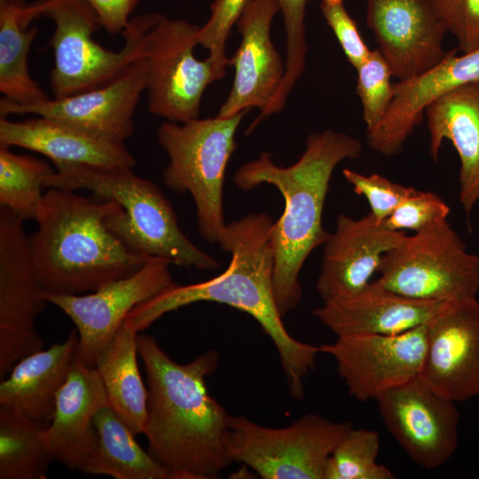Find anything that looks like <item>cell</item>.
Wrapping results in <instances>:
<instances>
[{
  "mask_svg": "<svg viewBox=\"0 0 479 479\" xmlns=\"http://www.w3.org/2000/svg\"><path fill=\"white\" fill-rule=\"evenodd\" d=\"M273 220L265 212L250 213L226 224L218 242L231 253L221 274L200 283H175L137 305L125 320L138 333L163 315L198 302H215L249 314L273 342L291 397H304V380L315 368L319 347L302 342L286 329L273 294L274 255L271 240Z\"/></svg>",
  "mask_w": 479,
  "mask_h": 479,
  "instance_id": "obj_1",
  "label": "cell"
},
{
  "mask_svg": "<svg viewBox=\"0 0 479 479\" xmlns=\"http://www.w3.org/2000/svg\"><path fill=\"white\" fill-rule=\"evenodd\" d=\"M122 208L113 200L48 188L29 236L33 268L43 294H81L131 275L151 258L134 253L106 219Z\"/></svg>",
  "mask_w": 479,
  "mask_h": 479,
  "instance_id": "obj_4",
  "label": "cell"
},
{
  "mask_svg": "<svg viewBox=\"0 0 479 479\" xmlns=\"http://www.w3.org/2000/svg\"><path fill=\"white\" fill-rule=\"evenodd\" d=\"M319 9L347 60L356 69L365 60L371 50L348 12L344 0H321Z\"/></svg>",
  "mask_w": 479,
  "mask_h": 479,
  "instance_id": "obj_38",
  "label": "cell"
},
{
  "mask_svg": "<svg viewBox=\"0 0 479 479\" xmlns=\"http://www.w3.org/2000/svg\"><path fill=\"white\" fill-rule=\"evenodd\" d=\"M137 334L124 320L95 366L110 406L135 436L145 434L148 418V389L137 359Z\"/></svg>",
  "mask_w": 479,
  "mask_h": 479,
  "instance_id": "obj_27",
  "label": "cell"
},
{
  "mask_svg": "<svg viewBox=\"0 0 479 479\" xmlns=\"http://www.w3.org/2000/svg\"><path fill=\"white\" fill-rule=\"evenodd\" d=\"M333 357L349 393L360 402L420 374L427 350V324L397 334H359L319 346Z\"/></svg>",
  "mask_w": 479,
  "mask_h": 479,
  "instance_id": "obj_14",
  "label": "cell"
},
{
  "mask_svg": "<svg viewBox=\"0 0 479 479\" xmlns=\"http://www.w3.org/2000/svg\"><path fill=\"white\" fill-rule=\"evenodd\" d=\"M450 212V207L440 196L418 190L403 200L382 224L393 231L417 232L447 220Z\"/></svg>",
  "mask_w": 479,
  "mask_h": 479,
  "instance_id": "obj_35",
  "label": "cell"
},
{
  "mask_svg": "<svg viewBox=\"0 0 479 479\" xmlns=\"http://www.w3.org/2000/svg\"><path fill=\"white\" fill-rule=\"evenodd\" d=\"M146 87L147 62L143 56L114 81L100 88L33 105H19L3 98L0 117L35 114L103 138L124 142L134 131V114Z\"/></svg>",
  "mask_w": 479,
  "mask_h": 479,
  "instance_id": "obj_15",
  "label": "cell"
},
{
  "mask_svg": "<svg viewBox=\"0 0 479 479\" xmlns=\"http://www.w3.org/2000/svg\"><path fill=\"white\" fill-rule=\"evenodd\" d=\"M96 12L100 26L111 35L121 33L128 26L130 13L139 0H83Z\"/></svg>",
  "mask_w": 479,
  "mask_h": 479,
  "instance_id": "obj_39",
  "label": "cell"
},
{
  "mask_svg": "<svg viewBox=\"0 0 479 479\" xmlns=\"http://www.w3.org/2000/svg\"><path fill=\"white\" fill-rule=\"evenodd\" d=\"M199 28L159 14L148 31L144 56L151 114L178 123L198 118L205 90L225 75L227 66L194 56Z\"/></svg>",
  "mask_w": 479,
  "mask_h": 479,
  "instance_id": "obj_10",
  "label": "cell"
},
{
  "mask_svg": "<svg viewBox=\"0 0 479 479\" xmlns=\"http://www.w3.org/2000/svg\"><path fill=\"white\" fill-rule=\"evenodd\" d=\"M458 50L468 52L479 49V0H430Z\"/></svg>",
  "mask_w": 479,
  "mask_h": 479,
  "instance_id": "obj_37",
  "label": "cell"
},
{
  "mask_svg": "<svg viewBox=\"0 0 479 479\" xmlns=\"http://www.w3.org/2000/svg\"><path fill=\"white\" fill-rule=\"evenodd\" d=\"M450 302L408 297L373 280L355 294L324 301L313 314L337 337L397 334L427 324Z\"/></svg>",
  "mask_w": 479,
  "mask_h": 479,
  "instance_id": "obj_21",
  "label": "cell"
},
{
  "mask_svg": "<svg viewBox=\"0 0 479 479\" xmlns=\"http://www.w3.org/2000/svg\"><path fill=\"white\" fill-rule=\"evenodd\" d=\"M405 235L388 229L371 212L359 218L339 214L334 231L323 244L318 294L326 301L360 291L371 282L385 254Z\"/></svg>",
  "mask_w": 479,
  "mask_h": 479,
  "instance_id": "obj_19",
  "label": "cell"
},
{
  "mask_svg": "<svg viewBox=\"0 0 479 479\" xmlns=\"http://www.w3.org/2000/svg\"><path fill=\"white\" fill-rule=\"evenodd\" d=\"M77 346L78 334L73 330L64 342L20 359L0 383V406L48 426Z\"/></svg>",
  "mask_w": 479,
  "mask_h": 479,
  "instance_id": "obj_25",
  "label": "cell"
},
{
  "mask_svg": "<svg viewBox=\"0 0 479 479\" xmlns=\"http://www.w3.org/2000/svg\"><path fill=\"white\" fill-rule=\"evenodd\" d=\"M0 146H19L47 157L60 170L72 166L132 169L124 142L103 138L43 116L13 122L0 117Z\"/></svg>",
  "mask_w": 479,
  "mask_h": 479,
  "instance_id": "obj_23",
  "label": "cell"
},
{
  "mask_svg": "<svg viewBox=\"0 0 479 479\" xmlns=\"http://www.w3.org/2000/svg\"><path fill=\"white\" fill-rule=\"evenodd\" d=\"M44 188L85 189L122 209L106 219L109 230L137 254L171 264L213 271L218 261L194 245L180 229L176 212L159 187L129 168L72 166L55 170Z\"/></svg>",
  "mask_w": 479,
  "mask_h": 479,
  "instance_id": "obj_5",
  "label": "cell"
},
{
  "mask_svg": "<svg viewBox=\"0 0 479 479\" xmlns=\"http://www.w3.org/2000/svg\"><path fill=\"white\" fill-rule=\"evenodd\" d=\"M374 281L422 300L476 298L479 255L470 253L448 220L407 234L382 257Z\"/></svg>",
  "mask_w": 479,
  "mask_h": 479,
  "instance_id": "obj_8",
  "label": "cell"
},
{
  "mask_svg": "<svg viewBox=\"0 0 479 479\" xmlns=\"http://www.w3.org/2000/svg\"><path fill=\"white\" fill-rule=\"evenodd\" d=\"M247 112L231 117H198L184 123L166 121L157 130L158 142L169 160L163 183L173 192L190 193L200 234L211 243L219 242L226 227L225 172L237 148V130Z\"/></svg>",
  "mask_w": 479,
  "mask_h": 479,
  "instance_id": "obj_6",
  "label": "cell"
},
{
  "mask_svg": "<svg viewBox=\"0 0 479 479\" xmlns=\"http://www.w3.org/2000/svg\"><path fill=\"white\" fill-rule=\"evenodd\" d=\"M351 428L311 412L280 428L232 416L228 451L232 462L263 479H324L330 455Z\"/></svg>",
  "mask_w": 479,
  "mask_h": 479,
  "instance_id": "obj_9",
  "label": "cell"
},
{
  "mask_svg": "<svg viewBox=\"0 0 479 479\" xmlns=\"http://www.w3.org/2000/svg\"><path fill=\"white\" fill-rule=\"evenodd\" d=\"M362 152L363 145L357 138L325 130L307 137L305 151L288 167L277 165L270 153L263 152L234 174V184L241 191L270 184L284 198L283 213L273 222L271 232L273 294L283 318L302 298L299 275L306 259L329 237L322 218L333 172L339 163L357 159Z\"/></svg>",
  "mask_w": 479,
  "mask_h": 479,
  "instance_id": "obj_3",
  "label": "cell"
},
{
  "mask_svg": "<svg viewBox=\"0 0 479 479\" xmlns=\"http://www.w3.org/2000/svg\"><path fill=\"white\" fill-rule=\"evenodd\" d=\"M23 220L0 208V378L22 357L43 349L35 318L46 307Z\"/></svg>",
  "mask_w": 479,
  "mask_h": 479,
  "instance_id": "obj_11",
  "label": "cell"
},
{
  "mask_svg": "<svg viewBox=\"0 0 479 479\" xmlns=\"http://www.w3.org/2000/svg\"><path fill=\"white\" fill-rule=\"evenodd\" d=\"M1 1V0H0Z\"/></svg>",
  "mask_w": 479,
  "mask_h": 479,
  "instance_id": "obj_40",
  "label": "cell"
},
{
  "mask_svg": "<svg viewBox=\"0 0 479 479\" xmlns=\"http://www.w3.org/2000/svg\"><path fill=\"white\" fill-rule=\"evenodd\" d=\"M279 11L274 0H250L239 19L241 42L229 59L234 78L218 116L231 117L252 107L261 114L273 99L286 69L271 37V22Z\"/></svg>",
  "mask_w": 479,
  "mask_h": 479,
  "instance_id": "obj_18",
  "label": "cell"
},
{
  "mask_svg": "<svg viewBox=\"0 0 479 479\" xmlns=\"http://www.w3.org/2000/svg\"><path fill=\"white\" fill-rule=\"evenodd\" d=\"M170 264L153 257L135 273L87 294H43V298L72 320L78 334L77 355L95 367L128 313L175 284Z\"/></svg>",
  "mask_w": 479,
  "mask_h": 479,
  "instance_id": "obj_12",
  "label": "cell"
},
{
  "mask_svg": "<svg viewBox=\"0 0 479 479\" xmlns=\"http://www.w3.org/2000/svg\"><path fill=\"white\" fill-rule=\"evenodd\" d=\"M475 82H479V49L460 55L456 49L449 51L426 73L394 83L392 104L382 121L366 131L367 145L383 156L397 155L432 102Z\"/></svg>",
  "mask_w": 479,
  "mask_h": 479,
  "instance_id": "obj_20",
  "label": "cell"
},
{
  "mask_svg": "<svg viewBox=\"0 0 479 479\" xmlns=\"http://www.w3.org/2000/svg\"><path fill=\"white\" fill-rule=\"evenodd\" d=\"M376 401L388 431L416 465L436 469L454 455L459 420L455 402L434 390L420 375Z\"/></svg>",
  "mask_w": 479,
  "mask_h": 479,
  "instance_id": "obj_13",
  "label": "cell"
},
{
  "mask_svg": "<svg viewBox=\"0 0 479 479\" xmlns=\"http://www.w3.org/2000/svg\"><path fill=\"white\" fill-rule=\"evenodd\" d=\"M342 175L352 186L353 192L364 196L371 208V213L379 223H382L405 199L418 190L393 182L379 174L364 175L344 169Z\"/></svg>",
  "mask_w": 479,
  "mask_h": 479,
  "instance_id": "obj_34",
  "label": "cell"
},
{
  "mask_svg": "<svg viewBox=\"0 0 479 479\" xmlns=\"http://www.w3.org/2000/svg\"><path fill=\"white\" fill-rule=\"evenodd\" d=\"M437 393L461 402L479 396V302H450L427 323L420 374Z\"/></svg>",
  "mask_w": 479,
  "mask_h": 479,
  "instance_id": "obj_17",
  "label": "cell"
},
{
  "mask_svg": "<svg viewBox=\"0 0 479 479\" xmlns=\"http://www.w3.org/2000/svg\"><path fill=\"white\" fill-rule=\"evenodd\" d=\"M55 170L34 156L17 154L0 146V207L24 220H36L46 178Z\"/></svg>",
  "mask_w": 479,
  "mask_h": 479,
  "instance_id": "obj_30",
  "label": "cell"
},
{
  "mask_svg": "<svg viewBox=\"0 0 479 479\" xmlns=\"http://www.w3.org/2000/svg\"><path fill=\"white\" fill-rule=\"evenodd\" d=\"M43 15L55 24L50 44L54 65L51 74L53 98L100 88L118 78L145 55L147 34L159 13L131 18L122 32L121 50H107L92 37L100 26L94 10L83 0H44Z\"/></svg>",
  "mask_w": 479,
  "mask_h": 479,
  "instance_id": "obj_7",
  "label": "cell"
},
{
  "mask_svg": "<svg viewBox=\"0 0 479 479\" xmlns=\"http://www.w3.org/2000/svg\"><path fill=\"white\" fill-rule=\"evenodd\" d=\"M44 0L28 4L22 0L0 1V91L19 105L50 99L27 68V56L38 30L28 24L43 15Z\"/></svg>",
  "mask_w": 479,
  "mask_h": 479,
  "instance_id": "obj_26",
  "label": "cell"
},
{
  "mask_svg": "<svg viewBox=\"0 0 479 479\" xmlns=\"http://www.w3.org/2000/svg\"><path fill=\"white\" fill-rule=\"evenodd\" d=\"M366 24L397 81L426 73L448 52L445 25L430 0H368Z\"/></svg>",
  "mask_w": 479,
  "mask_h": 479,
  "instance_id": "obj_16",
  "label": "cell"
},
{
  "mask_svg": "<svg viewBox=\"0 0 479 479\" xmlns=\"http://www.w3.org/2000/svg\"><path fill=\"white\" fill-rule=\"evenodd\" d=\"M249 1L214 0L209 19L198 30V45L208 50V57L218 64L229 66L226 43L232 27L237 24Z\"/></svg>",
  "mask_w": 479,
  "mask_h": 479,
  "instance_id": "obj_36",
  "label": "cell"
},
{
  "mask_svg": "<svg viewBox=\"0 0 479 479\" xmlns=\"http://www.w3.org/2000/svg\"><path fill=\"white\" fill-rule=\"evenodd\" d=\"M47 425L0 406V479H45L53 457Z\"/></svg>",
  "mask_w": 479,
  "mask_h": 479,
  "instance_id": "obj_29",
  "label": "cell"
},
{
  "mask_svg": "<svg viewBox=\"0 0 479 479\" xmlns=\"http://www.w3.org/2000/svg\"><path fill=\"white\" fill-rule=\"evenodd\" d=\"M137 351L148 385L144 435L151 453L176 479L216 478L232 463L228 451L232 416L206 387L218 354L209 350L179 364L145 334H137Z\"/></svg>",
  "mask_w": 479,
  "mask_h": 479,
  "instance_id": "obj_2",
  "label": "cell"
},
{
  "mask_svg": "<svg viewBox=\"0 0 479 479\" xmlns=\"http://www.w3.org/2000/svg\"><path fill=\"white\" fill-rule=\"evenodd\" d=\"M378 432L351 428L330 455L324 479H395L386 466L377 462Z\"/></svg>",
  "mask_w": 479,
  "mask_h": 479,
  "instance_id": "obj_31",
  "label": "cell"
},
{
  "mask_svg": "<svg viewBox=\"0 0 479 479\" xmlns=\"http://www.w3.org/2000/svg\"><path fill=\"white\" fill-rule=\"evenodd\" d=\"M93 423L98 443L84 473L114 479H176L165 465L138 444L110 404L97 412Z\"/></svg>",
  "mask_w": 479,
  "mask_h": 479,
  "instance_id": "obj_28",
  "label": "cell"
},
{
  "mask_svg": "<svg viewBox=\"0 0 479 479\" xmlns=\"http://www.w3.org/2000/svg\"><path fill=\"white\" fill-rule=\"evenodd\" d=\"M357 94L362 106L366 131L377 126L387 114L395 95L391 70L377 49L356 68Z\"/></svg>",
  "mask_w": 479,
  "mask_h": 479,
  "instance_id": "obj_33",
  "label": "cell"
},
{
  "mask_svg": "<svg viewBox=\"0 0 479 479\" xmlns=\"http://www.w3.org/2000/svg\"><path fill=\"white\" fill-rule=\"evenodd\" d=\"M429 155L437 161L444 140L459 159V197L468 216L479 200V82L438 98L426 109Z\"/></svg>",
  "mask_w": 479,
  "mask_h": 479,
  "instance_id": "obj_24",
  "label": "cell"
},
{
  "mask_svg": "<svg viewBox=\"0 0 479 479\" xmlns=\"http://www.w3.org/2000/svg\"><path fill=\"white\" fill-rule=\"evenodd\" d=\"M107 404L98 371L85 364L76 351L57 395L53 418L45 428V442L53 459L83 472L98 443L94 416Z\"/></svg>",
  "mask_w": 479,
  "mask_h": 479,
  "instance_id": "obj_22",
  "label": "cell"
},
{
  "mask_svg": "<svg viewBox=\"0 0 479 479\" xmlns=\"http://www.w3.org/2000/svg\"><path fill=\"white\" fill-rule=\"evenodd\" d=\"M281 12L286 32L287 59L282 82L271 104L261 114L263 119L282 111L294 86L302 75L307 55L305 12L308 0H274Z\"/></svg>",
  "mask_w": 479,
  "mask_h": 479,
  "instance_id": "obj_32",
  "label": "cell"
}]
</instances>
